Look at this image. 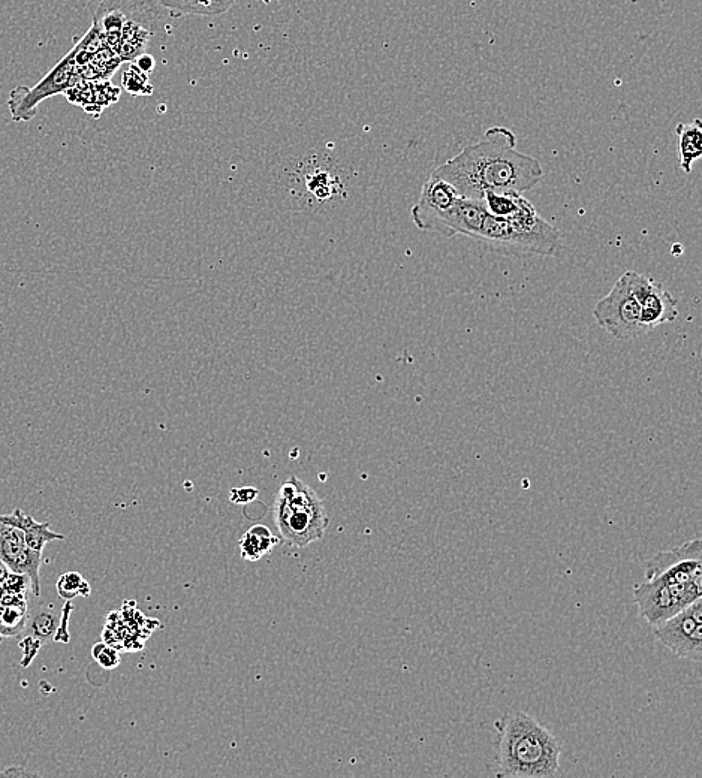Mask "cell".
<instances>
[{
  "instance_id": "cell-1",
  "label": "cell",
  "mask_w": 702,
  "mask_h": 778,
  "mask_svg": "<svg viewBox=\"0 0 702 778\" xmlns=\"http://www.w3.org/2000/svg\"><path fill=\"white\" fill-rule=\"evenodd\" d=\"M432 174L453 185L465 198L481 199L485 192L530 191L541 182L544 170L535 158L518 152L511 129L494 126Z\"/></svg>"
},
{
  "instance_id": "cell-2",
  "label": "cell",
  "mask_w": 702,
  "mask_h": 778,
  "mask_svg": "<svg viewBox=\"0 0 702 778\" xmlns=\"http://www.w3.org/2000/svg\"><path fill=\"white\" fill-rule=\"evenodd\" d=\"M646 583L638 584L634 599L650 626H658L701 599V539L655 554L646 562Z\"/></svg>"
},
{
  "instance_id": "cell-3",
  "label": "cell",
  "mask_w": 702,
  "mask_h": 778,
  "mask_svg": "<svg viewBox=\"0 0 702 778\" xmlns=\"http://www.w3.org/2000/svg\"><path fill=\"white\" fill-rule=\"evenodd\" d=\"M500 777L547 778L560 770L562 744L535 717L524 711L496 722Z\"/></svg>"
},
{
  "instance_id": "cell-4",
  "label": "cell",
  "mask_w": 702,
  "mask_h": 778,
  "mask_svg": "<svg viewBox=\"0 0 702 778\" xmlns=\"http://www.w3.org/2000/svg\"><path fill=\"white\" fill-rule=\"evenodd\" d=\"M478 241L506 255L556 256L562 249L560 232L542 219L532 202L523 198L518 210L508 219L487 213Z\"/></svg>"
},
{
  "instance_id": "cell-5",
  "label": "cell",
  "mask_w": 702,
  "mask_h": 778,
  "mask_svg": "<svg viewBox=\"0 0 702 778\" xmlns=\"http://www.w3.org/2000/svg\"><path fill=\"white\" fill-rule=\"evenodd\" d=\"M158 20L153 0H102L93 24L122 62H132L144 53Z\"/></svg>"
},
{
  "instance_id": "cell-6",
  "label": "cell",
  "mask_w": 702,
  "mask_h": 778,
  "mask_svg": "<svg viewBox=\"0 0 702 778\" xmlns=\"http://www.w3.org/2000/svg\"><path fill=\"white\" fill-rule=\"evenodd\" d=\"M273 514L280 538L297 548L321 541L330 523L324 502L297 476L277 491Z\"/></svg>"
},
{
  "instance_id": "cell-7",
  "label": "cell",
  "mask_w": 702,
  "mask_h": 778,
  "mask_svg": "<svg viewBox=\"0 0 702 778\" xmlns=\"http://www.w3.org/2000/svg\"><path fill=\"white\" fill-rule=\"evenodd\" d=\"M292 189L307 207L328 208L346 196V183L330 156H306L295 167Z\"/></svg>"
},
{
  "instance_id": "cell-8",
  "label": "cell",
  "mask_w": 702,
  "mask_h": 778,
  "mask_svg": "<svg viewBox=\"0 0 702 778\" xmlns=\"http://www.w3.org/2000/svg\"><path fill=\"white\" fill-rule=\"evenodd\" d=\"M81 80L75 62V48L69 51L35 87L17 86L9 93L8 107L14 122H30L45 99L65 93Z\"/></svg>"
},
{
  "instance_id": "cell-9",
  "label": "cell",
  "mask_w": 702,
  "mask_h": 778,
  "mask_svg": "<svg viewBox=\"0 0 702 778\" xmlns=\"http://www.w3.org/2000/svg\"><path fill=\"white\" fill-rule=\"evenodd\" d=\"M593 318L614 339L631 340L647 333L641 322V306L629 285L628 274L614 283L610 294L598 301Z\"/></svg>"
},
{
  "instance_id": "cell-10",
  "label": "cell",
  "mask_w": 702,
  "mask_h": 778,
  "mask_svg": "<svg viewBox=\"0 0 702 778\" xmlns=\"http://www.w3.org/2000/svg\"><path fill=\"white\" fill-rule=\"evenodd\" d=\"M655 638L682 659L702 660V599L653 627Z\"/></svg>"
},
{
  "instance_id": "cell-11",
  "label": "cell",
  "mask_w": 702,
  "mask_h": 778,
  "mask_svg": "<svg viewBox=\"0 0 702 778\" xmlns=\"http://www.w3.org/2000/svg\"><path fill=\"white\" fill-rule=\"evenodd\" d=\"M462 195L456 188L438 176H430L424 183L420 199L412 207V220L420 231L448 237V219L451 210Z\"/></svg>"
},
{
  "instance_id": "cell-12",
  "label": "cell",
  "mask_w": 702,
  "mask_h": 778,
  "mask_svg": "<svg viewBox=\"0 0 702 778\" xmlns=\"http://www.w3.org/2000/svg\"><path fill=\"white\" fill-rule=\"evenodd\" d=\"M629 285L641 306V322L647 333L679 318V301L661 283L635 271H626Z\"/></svg>"
},
{
  "instance_id": "cell-13",
  "label": "cell",
  "mask_w": 702,
  "mask_h": 778,
  "mask_svg": "<svg viewBox=\"0 0 702 778\" xmlns=\"http://www.w3.org/2000/svg\"><path fill=\"white\" fill-rule=\"evenodd\" d=\"M0 562L12 574L29 578L35 596H41L42 553L30 550L21 530L0 523Z\"/></svg>"
},
{
  "instance_id": "cell-14",
  "label": "cell",
  "mask_w": 702,
  "mask_h": 778,
  "mask_svg": "<svg viewBox=\"0 0 702 778\" xmlns=\"http://www.w3.org/2000/svg\"><path fill=\"white\" fill-rule=\"evenodd\" d=\"M485 217H487V210H485L481 199L462 196L451 210L450 219H448V238L465 235V237L476 240L482 225H484Z\"/></svg>"
},
{
  "instance_id": "cell-15",
  "label": "cell",
  "mask_w": 702,
  "mask_h": 778,
  "mask_svg": "<svg viewBox=\"0 0 702 778\" xmlns=\"http://www.w3.org/2000/svg\"><path fill=\"white\" fill-rule=\"evenodd\" d=\"M0 523L21 530L27 547L30 550L36 551V553H42L45 545L50 544V542L63 541L65 539V536L60 535V533L53 532L50 529V524L38 523V521H35V518L24 514L21 509H15L12 514L0 515Z\"/></svg>"
},
{
  "instance_id": "cell-16",
  "label": "cell",
  "mask_w": 702,
  "mask_h": 778,
  "mask_svg": "<svg viewBox=\"0 0 702 778\" xmlns=\"http://www.w3.org/2000/svg\"><path fill=\"white\" fill-rule=\"evenodd\" d=\"M677 152L683 173L691 174L695 162L702 158V123L700 119L679 123L676 128Z\"/></svg>"
},
{
  "instance_id": "cell-17",
  "label": "cell",
  "mask_w": 702,
  "mask_h": 778,
  "mask_svg": "<svg viewBox=\"0 0 702 778\" xmlns=\"http://www.w3.org/2000/svg\"><path fill=\"white\" fill-rule=\"evenodd\" d=\"M173 17H218L233 8L235 0H158Z\"/></svg>"
},
{
  "instance_id": "cell-18",
  "label": "cell",
  "mask_w": 702,
  "mask_h": 778,
  "mask_svg": "<svg viewBox=\"0 0 702 778\" xmlns=\"http://www.w3.org/2000/svg\"><path fill=\"white\" fill-rule=\"evenodd\" d=\"M280 539L262 524L250 527L240 539L241 557L247 562H259L279 545Z\"/></svg>"
},
{
  "instance_id": "cell-19",
  "label": "cell",
  "mask_w": 702,
  "mask_h": 778,
  "mask_svg": "<svg viewBox=\"0 0 702 778\" xmlns=\"http://www.w3.org/2000/svg\"><path fill=\"white\" fill-rule=\"evenodd\" d=\"M523 198V194L518 192H485L481 201L491 216L508 219L518 210Z\"/></svg>"
},
{
  "instance_id": "cell-20",
  "label": "cell",
  "mask_w": 702,
  "mask_h": 778,
  "mask_svg": "<svg viewBox=\"0 0 702 778\" xmlns=\"http://www.w3.org/2000/svg\"><path fill=\"white\" fill-rule=\"evenodd\" d=\"M27 608L23 600L12 602L11 605L3 603L2 615H0V636H15L26 627Z\"/></svg>"
},
{
  "instance_id": "cell-21",
  "label": "cell",
  "mask_w": 702,
  "mask_h": 778,
  "mask_svg": "<svg viewBox=\"0 0 702 778\" xmlns=\"http://www.w3.org/2000/svg\"><path fill=\"white\" fill-rule=\"evenodd\" d=\"M56 587L59 596L65 600H72L75 597H89L90 593H92L90 584L78 572L63 574L57 581Z\"/></svg>"
},
{
  "instance_id": "cell-22",
  "label": "cell",
  "mask_w": 702,
  "mask_h": 778,
  "mask_svg": "<svg viewBox=\"0 0 702 778\" xmlns=\"http://www.w3.org/2000/svg\"><path fill=\"white\" fill-rule=\"evenodd\" d=\"M60 617L54 612V609L44 608L39 609L38 614L33 618L30 623V629H32V636L41 639L42 642L53 639L56 635L57 627H59Z\"/></svg>"
},
{
  "instance_id": "cell-23",
  "label": "cell",
  "mask_w": 702,
  "mask_h": 778,
  "mask_svg": "<svg viewBox=\"0 0 702 778\" xmlns=\"http://www.w3.org/2000/svg\"><path fill=\"white\" fill-rule=\"evenodd\" d=\"M122 86L126 92L131 93V95L134 96H149L153 93L149 74L140 71L135 65H132L131 68L123 74Z\"/></svg>"
},
{
  "instance_id": "cell-24",
  "label": "cell",
  "mask_w": 702,
  "mask_h": 778,
  "mask_svg": "<svg viewBox=\"0 0 702 778\" xmlns=\"http://www.w3.org/2000/svg\"><path fill=\"white\" fill-rule=\"evenodd\" d=\"M92 656L102 668L108 669V671L117 668L120 665V660H122L120 659L119 650L114 648L113 645L107 644V642H98V644L93 645Z\"/></svg>"
},
{
  "instance_id": "cell-25",
  "label": "cell",
  "mask_w": 702,
  "mask_h": 778,
  "mask_svg": "<svg viewBox=\"0 0 702 778\" xmlns=\"http://www.w3.org/2000/svg\"><path fill=\"white\" fill-rule=\"evenodd\" d=\"M41 639L35 638V636H26L23 641L20 642L21 653H23V659H21V665L24 668L30 665L35 659L36 654L41 650Z\"/></svg>"
},
{
  "instance_id": "cell-26",
  "label": "cell",
  "mask_w": 702,
  "mask_h": 778,
  "mask_svg": "<svg viewBox=\"0 0 702 778\" xmlns=\"http://www.w3.org/2000/svg\"><path fill=\"white\" fill-rule=\"evenodd\" d=\"M258 497V490L253 487L233 488L230 499L235 505H244V503L253 502Z\"/></svg>"
},
{
  "instance_id": "cell-27",
  "label": "cell",
  "mask_w": 702,
  "mask_h": 778,
  "mask_svg": "<svg viewBox=\"0 0 702 778\" xmlns=\"http://www.w3.org/2000/svg\"><path fill=\"white\" fill-rule=\"evenodd\" d=\"M72 611V605L71 603H66L65 606H63V614H62V620H60L59 627H57L56 635H54V641H60V642H68L69 641V632H68V621H69V615H71Z\"/></svg>"
},
{
  "instance_id": "cell-28",
  "label": "cell",
  "mask_w": 702,
  "mask_h": 778,
  "mask_svg": "<svg viewBox=\"0 0 702 778\" xmlns=\"http://www.w3.org/2000/svg\"><path fill=\"white\" fill-rule=\"evenodd\" d=\"M135 66H137L140 71L150 74L156 66L155 57H153L152 54L143 53L135 59Z\"/></svg>"
},
{
  "instance_id": "cell-29",
  "label": "cell",
  "mask_w": 702,
  "mask_h": 778,
  "mask_svg": "<svg viewBox=\"0 0 702 778\" xmlns=\"http://www.w3.org/2000/svg\"><path fill=\"white\" fill-rule=\"evenodd\" d=\"M15 774H18V776H33V773H29V771H24L23 768L20 767L8 768V770L2 771V773H0V776L12 777L15 776Z\"/></svg>"
}]
</instances>
